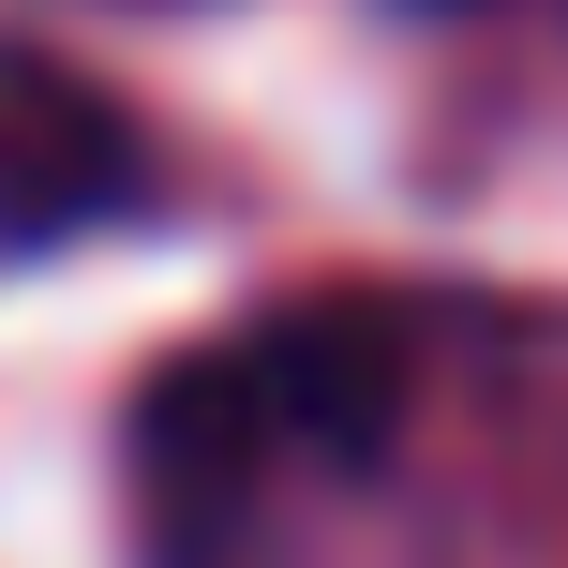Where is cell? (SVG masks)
Masks as SVG:
<instances>
[{
	"instance_id": "cell-2",
	"label": "cell",
	"mask_w": 568,
	"mask_h": 568,
	"mask_svg": "<svg viewBox=\"0 0 568 568\" xmlns=\"http://www.w3.org/2000/svg\"><path fill=\"white\" fill-rule=\"evenodd\" d=\"M105 210H150L135 120L105 90L45 75V60H0V240H60V225H105Z\"/></svg>"
},
{
	"instance_id": "cell-3",
	"label": "cell",
	"mask_w": 568,
	"mask_h": 568,
	"mask_svg": "<svg viewBox=\"0 0 568 568\" xmlns=\"http://www.w3.org/2000/svg\"><path fill=\"white\" fill-rule=\"evenodd\" d=\"M419 16H479V0H419Z\"/></svg>"
},
{
	"instance_id": "cell-1",
	"label": "cell",
	"mask_w": 568,
	"mask_h": 568,
	"mask_svg": "<svg viewBox=\"0 0 568 568\" xmlns=\"http://www.w3.org/2000/svg\"><path fill=\"white\" fill-rule=\"evenodd\" d=\"M404 389H419V344L389 300H300V314H255V329L165 359L135 464L180 524H225L284 464H374L404 434Z\"/></svg>"
}]
</instances>
